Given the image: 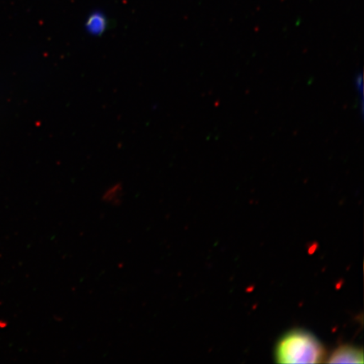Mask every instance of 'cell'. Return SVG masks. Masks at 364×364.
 Instances as JSON below:
<instances>
[{"instance_id": "6da1fadb", "label": "cell", "mask_w": 364, "mask_h": 364, "mask_svg": "<svg viewBox=\"0 0 364 364\" xmlns=\"http://www.w3.org/2000/svg\"><path fill=\"white\" fill-rule=\"evenodd\" d=\"M324 358V347L306 331H289L277 345L276 361L279 363H318Z\"/></svg>"}, {"instance_id": "7a4b0ae2", "label": "cell", "mask_w": 364, "mask_h": 364, "mask_svg": "<svg viewBox=\"0 0 364 364\" xmlns=\"http://www.w3.org/2000/svg\"><path fill=\"white\" fill-rule=\"evenodd\" d=\"M327 363H363V350L354 346H341L331 355Z\"/></svg>"}, {"instance_id": "3957f363", "label": "cell", "mask_w": 364, "mask_h": 364, "mask_svg": "<svg viewBox=\"0 0 364 364\" xmlns=\"http://www.w3.org/2000/svg\"><path fill=\"white\" fill-rule=\"evenodd\" d=\"M107 22L102 14L95 13L88 18L86 28L88 33L92 35H101L106 30Z\"/></svg>"}, {"instance_id": "277c9868", "label": "cell", "mask_w": 364, "mask_h": 364, "mask_svg": "<svg viewBox=\"0 0 364 364\" xmlns=\"http://www.w3.org/2000/svg\"><path fill=\"white\" fill-rule=\"evenodd\" d=\"M120 193L121 188H117L116 186H114V188L108 189L107 192L105 193L103 195V201L115 205L120 201Z\"/></svg>"}]
</instances>
